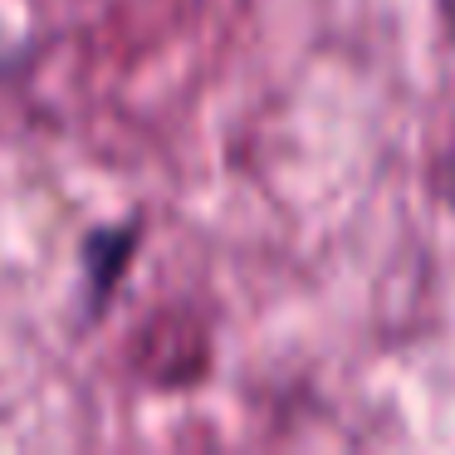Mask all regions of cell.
Returning a JSON list of instances; mask_svg holds the SVG:
<instances>
[{
	"label": "cell",
	"mask_w": 455,
	"mask_h": 455,
	"mask_svg": "<svg viewBox=\"0 0 455 455\" xmlns=\"http://www.w3.org/2000/svg\"><path fill=\"white\" fill-rule=\"evenodd\" d=\"M138 245V226H113V230H93L84 240V269L93 275V299H103L118 275L128 269V255Z\"/></svg>",
	"instance_id": "cell-1"
}]
</instances>
